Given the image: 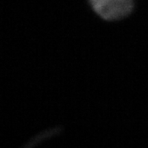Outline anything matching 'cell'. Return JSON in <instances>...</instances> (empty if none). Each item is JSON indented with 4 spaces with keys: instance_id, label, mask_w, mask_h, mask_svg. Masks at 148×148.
Listing matches in <instances>:
<instances>
[{
    "instance_id": "cell-1",
    "label": "cell",
    "mask_w": 148,
    "mask_h": 148,
    "mask_svg": "<svg viewBox=\"0 0 148 148\" xmlns=\"http://www.w3.org/2000/svg\"><path fill=\"white\" fill-rule=\"evenodd\" d=\"M88 3L95 13L108 22L128 17L135 6L134 0H88Z\"/></svg>"
}]
</instances>
